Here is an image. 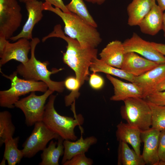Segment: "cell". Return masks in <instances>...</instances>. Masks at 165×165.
I'll return each instance as SVG.
<instances>
[{"label":"cell","instance_id":"32","mask_svg":"<svg viewBox=\"0 0 165 165\" xmlns=\"http://www.w3.org/2000/svg\"><path fill=\"white\" fill-rule=\"evenodd\" d=\"M89 80L90 86L95 90L101 89L105 83L103 78L100 75L95 72H93L90 74Z\"/></svg>","mask_w":165,"mask_h":165},{"label":"cell","instance_id":"4","mask_svg":"<svg viewBox=\"0 0 165 165\" xmlns=\"http://www.w3.org/2000/svg\"><path fill=\"white\" fill-rule=\"evenodd\" d=\"M57 95L51 94L45 105L42 121L51 130L64 140L75 141L77 138L74 131L77 126L81 127L84 121L81 114L75 113V104L72 105V110L75 114L74 117L61 116L55 110L54 103Z\"/></svg>","mask_w":165,"mask_h":165},{"label":"cell","instance_id":"40","mask_svg":"<svg viewBox=\"0 0 165 165\" xmlns=\"http://www.w3.org/2000/svg\"><path fill=\"white\" fill-rule=\"evenodd\" d=\"M6 160L4 157L3 158V159L2 160L1 163H0V165H5L6 164Z\"/></svg>","mask_w":165,"mask_h":165},{"label":"cell","instance_id":"21","mask_svg":"<svg viewBox=\"0 0 165 165\" xmlns=\"http://www.w3.org/2000/svg\"><path fill=\"white\" fill-rule=\"evenodd\" d=\"M156 0H133L128 6V24L130 26L138 25L156 3Z\"/></svg>","mask_w":165,"mask_h":165},{"label":"cell","instance_id":"25","mask_svg":"<svg viewBox=\"0 0 165 165\" xmlns=\"http://www.w3.org/2000/svg\"><path fill=\"white\" fill-rule=\"evenodd\" d=\"M19 137H13L7 139L5 142V148L3 157L9 165H15L19 163L24 155L22 150L18 148Z\"/></svg>","mask_w":165,"mask_h":165},{"label":"cell","instance_id":"28","mask_svg":"<svg viewBox=\"0 0 165 165\" xmlns=\"http://www.w3.org/2000/svg\"><path fill=\"white\" fill-rule=\"evenodd\" d=\"M147 101L152 112L151 127L160 131L165 130V106Z\"/></svg>","mask_w":165,"mask_h":165},{"label":"cell","instance_id":"19","mask_svg":"<svg viewBox=\"0 0 165 165\" xmlns=\"http://www.w3.org/2000/svg\"><path fill=\"white\" fill-rule=\"evenodd\" d=\"M125 53L123 42L118 40L109 42L102 50L100 59L109 65L121 68Z\"/></svg>","mask_w":165,"mask_h":165},{"label":"cell","instance_id":"8","mask_svg":"<svg viewBox=\"0 0 165 165\" xmlns=\"http://www.w3.org/2000/svg\"><path fill=\"white\" fill-rule=\"evenodd\" d=\"M21 8L16 0H0V37L9 39L20 26Z\"/></svg>","mask_w":165,"mask_h":165},{"label":"cell","instance_id":"18","mask_svg":"<svg viewBox=\"0 0 165 165\" xmlns=\"http://www.w3.org/2000/svg\"><path fill=\"white\" fill-rule=\"evenodd\" d=\"M163 11L156 3L138 26L143 33L155 35L162 29Z\"/></svg>","mask_w":165,"mask_h":165},{"label":"cell","instance_id":"2","mask_svg":"<svg viewBox=\"0 0 165 165\" xmlns=\"http://www.w3.org/2000/svg\"><path fill=\"white\" fill-rule=\"evenodd\" d=\"M43 9L59 16L64 24L65 34L77 40L82 48H96L101 42L102 38L97 28L89 24L75 14L63 12L46 2H43Z\"/></svg>","mask_w":165,"mask_h":165},{"label":"cell","instance_id":"10","mask_svg":"<svg viewBox=\"0 0 165 165\" xmlns=\"http://www.w3.org/2000/svg\"><path fill=\"white\" fill-rule=\"evenodd\" d=\"M31 49L30 42L26 38L10 43L5 38L0 37V67L12 60L22 64L26 63L29 60L28 54Z\"/></svg>","mask_w":165,"mask_h":165},{"label":"cell","instance_id":"9","mask_svg":"<svg viewBox=\"0 0 165 165\" xmlns=\"http://www.w3.org/2000/svg\"><path fill=\"white\" fill-rule=\"evenodd\" d=\"M59 136L50 130L42 121L36 123L30 135L22 145L24 157L31 158L43 151L51 140L58 139Z\"/></svg>","mask_w":165,"mask_h":165},{"label":"cell","instance_id":"14","mask_svg":"<svg viewBox=\"0 0 165 165\" xmlns=\"http://www.w3.org/2000/svg\"><path fill=\"white\" fill-rule=\"evenodd\" d=\"M165 79V63L159 64L155 68L138 76H134L135 83L141 89L143 98L156 92L157 85Z\"/></svg>","mask_w":165,"mask_h":165},{"label":"cell","instance_id":"26","mask_svg":"<svg viewBox=\"0 0 165 165\" xmlns=\"http://www.w3.org/2000/svg\"><path fill=\"white\" fill-rule=\"evenodd\" d=\"M15 127L12 121V116L8 111L0 112V145L1 146L8 139L13 137Z\"/></svg>","mask_w":165,"mask_h":165},{"label":"cell","instance_id":"33","mask_svg":"<svg viewBox=\"0 0 165 165\" xmlns=\"http://www.w3.org/2000/svg\"><path fill=\"white\" fill-rule=\"evenodd\" d=\"M158 154L160 161H165V130L160 131Z\"/></svg>","mask_w":165,"mask_h":165},{"label":"cell","instance_id":"41","mask_svg":"<svg viewBox=\"0 0 165 165\" xmlns=\"http://www.w3.org/2000/svg\"><path fill=\"white\" fill-rule=\"evenodd\" d=\"M20 2H24V3H26L27 2L31 1H35L36 0H19Z\"/></svg>","mask_w":165,"mask_h":165},{"label":"cell","instance_id":"37","mask_svg":"<svg viewBox=\"0 0 165 165\" xmlns=\"http://www.w3.org/2000/svg\"><path fill=\"white\" fill-rule=\"evenodd\" d=\"M158 5L163 11H165V0H156Z\"/></svg>","mask_w":165,"mask_h":165},{"label":"cell","instance_id":"23","mask_svg":"<svg viewBox=\"0 0 165 165\" xmlns=\"http://www.w3.org/2000/svg\"><path fill=\"white\" fill-rule=\"evenodd\" d=\"M90 70L93 72H102L134 82V76L121 69L109 65L96 58L93 61Z\"/></svg>","mask_w":165,"mask_h":165},{"label":"cell","instance_id":"5","mask_svg":"<svg viewBox=\"0 0 165 165\" xmlns=\"http://www.w3.org/2000/svg\"><path fill=\"white\" fill-rule=\"evenodd\" d=\"M2 75L9 79L11 86L8 90L0 91V106L9 108H14V104L19 100V97L32 92H45L48 89L43 82L35 81L19 78L15 71L9 76L6 75L0 70Z\"/></svg>","mask_w":165,"mask_h":165},{"label":"cell","instance_id":"42","mask_svg":"<svg viewBox=\"0 0 165 165\" xmlns=\"http://www.w3.org/2000/svg\"><path fill=\"white\" fill-rule=\"evenodd\" d=\"M158 165H165V161H160Z\"/></svg>","mask_w":165,"mask_h":165},{"label":"cell","instance_id":"20","mask_svg":"<svg viewBox=\"0 0 165 165\" xmlns=\"http://www.w3.org/2000/svg\"><path fill=\"white\" fill-rule=\"evenodd\" d=\"M97 141V139L94 136L87 137L84 139L82 134L80 138L76 141L64 140V152L61 164L63 165L66 161L77 154L85 153L90 146L96 144Z\"/></svg>","mask_w":165,"mask_h":165},{"label":"cell","instance_id":"13","mask_svg":"<svg viewBox=\"0 0 165 165\" xmlns=\"http://www.w3.org/2000/svg\"><path fill=\"white\" fill-rule=\"evenodd\" d=\"M43 3L37 0L25 3L28 12V18L21 31L16 35L9 39L13 41H16L21 38L28 40L33 38L32 32L35 25L42 19L43 16Z\"/></svg>","mask_w":165,"mask_h":165},{"label":"cell","instance_id":"22","mask_svg":"<svg viewBox=\"0 0 165 165\" xmlns=\"http://www.w3.org/2000/svg\"><path fill=\"white\" fill-rule=\"evenodd\" d=\"M57 140V142L52 140L48 147L42 151L41 156L42 160L39 165H59V159L64 152V139L60 137Z\"/></svg>","mask_w":165,"mask_h":165},{"label":"cell","instance_id":"34","mask_svg":"<svg viewBox=\"0 0 165 165\" xmlns=\"http://www.w3.org/2000/svg\"><path fill=\"white\" fill-rule=\"evenodd\" d=\"M45 2H47L51 5L60 9L63 12L65 13H70L67 9L62 0H44Z\"/></svg>","mask_w":165,"mask_h":165},{"label":"cell","instance_id":"16","mask_svg":"<svg viewBox=\"0 0 165 165\" xmlns=\"http://www.w3.org/2000/svg\"><path fill=\"white\" fill-rule=\"evenodd\" d=\"M106 77L114 87V95L110 98L111 101H123L131 97L143 98L141 89L135 83L125 82L108 74Z\"/></svg>","mask_w":165,"mask_h":165},{"label":"cell","instance_id":"39","mask_svg":"<svg viewBox=\"0 0 165 165\" xmlns=\"http://www.w3.org/2000/svg\"><path fill=\"white\" fill-rule=\"evenodd\" d=\"M164 33V36L165 37V12L163 13V24L162 29Z\"/></svg>","mask_w":165,"mask_h":165},{"label":"cell","instance_id":"24","mask_svg":"<svg viewBox=\"0 0 165 165\" xmlns=\"http://www.w3.org/2000/svg\"><path fill=\"white\" fill-rule=\"evenodd\" d=\"M145 164L141 155H138L134 149L130 148L127 143L119 142L118 165H144Z\"/></svg>","mask_w":165,"mask_h":165},{"label":"cell","instance_id":"11","mask_svg":"<svg viewBox=\"0 0 165 165\" xmlns=\"http://www.w3.org/2000/svg\"><path fill=\"white\" fill-rule=\"evenodd\" d=\"M123 43L125 53L134 52L159 64L165 63V56L155 49L151 42L144 40L135 32Z\"/></svg>","mask_w":165,"mask_h":165},{"label":"cell","instance_id":"27","mask_svg":"<svg viewBox=\"0 0 165 165\" xmlns=\"http://www.w3.org/2000/svg\"><path fill=\"white\" fill-rule=\"evenodd\" d=\"M84 0H71L66 6L68 10L77 15L87 23L97 28V25L90 13Z\"/></svg>","mask_w":165,"mask_h":165},{"label":"cell","instance_id":"29","mask_svg":"<svg viewBox=\"0 0 165 165\" xmlns=\"http://www.w3.org/2000/svg\"><path fill=\"white\" fill-rule=\"evenodd\" d=\"M64 86L71 93L64 97L65 105L68 106L72 105L76 98L80 95L79 92L81 87L80 84L76 78L72 76L67 77L64 81Z\"/></svg>","mask_w":165,"mask_h":165},{"label":"cell","instance_id":"15","mask_svg":"<svg viewBox=\"0 0 165 165\" xmlns=\"http://www.w3.org/2000/svg\"><path fill=\"white\" fill-rule=\"evenodd\" d=\"M159 64L134 52L125 53L121 69L134 76H140Z\"/></svg>","mask_w":165,"mask_h":165},{"label":"cell","instance_id":"3","mask_svg":"<svg viewBox=\"0 0 165 165\" xmlns=\"http://www.w3.org/2000/svg\"><path fill=\"white\" fill-rule=\"evenodd\" d=\"M30 42L31 56L28 61L24 64L21 63L17 67L15 71L24 79L35 81H41L45 83L48 89L59 93L63 92L64 89V81L57 82L50 79L52 74L56 73L64 69L53 68L50 71L47 68L49 64L48 61L42 62L37 60L35 56V51L37 45L40 40L37 37L33 38Z\"/></svg>","mask_w":165,"mask_h":165},{"label":"cell","instance_id":"35","mask_svg":"<svg viewBox=\"0 0 165 165\" xmlns=\"http://www.w3.org/2000/svg\"><path fill=\"white\" fill-rule=\"evenodd\" d=\"M151 42L155 49L163 55L165 56V44L153 42Z\"/></svg>","mask_w":165,"mask_h":165},{"label":"cell","instance_id":"38","mask_svg":"<svg viewBox=\"0 0 165 165\" xmlns=\"http://www.w3.org/2000/svg\"><path fill=\"white\" fill-rule=\"evenodd\" d=\"M84 0L89 2H90L93 4H96L98 5H101L103 4L105 1V0Z\"/></svg>","mask_w":165,"mask_h":165},{"label":"cell","instance_id":"6","mask_svg":"<svg viewBox=\"0 0 165 165\" xmlns=\"http://www.w3.org/2000/svg\"><path fill=\"white\" fill-rule=\"evenodd\" d=\"M121 114L127 123L141 131L151 127L152 112L148 101L140 97H131L123 101Z\"/></svg>","mask_w":165,"mask_h":165},{"label":"cell","instance_id":"17","mask_svg":"<svg viewBox=\"0 0 165 165\" xmlns=\"http://www.w3.org/2000/svg\"><path fill=\"white\" fill-rule=\"evenodd\" d=\"M141 131L136 127L121 122L117 126V140L119 142H124L130 144L138 155H141Z\"/></svg>","mask_w":165,"mask_h":165},{"label":"cell","instance_id":"36","mask_svg":"<svg viewBox=\"0 0 165 165\" xmlns=\"http://www.w3.org/2000/svg\"><path fill=\"white\" fill-rule=\"evenodd\" d=\"M164 91H165V79L161 81L157 85L156 92Z\"/></svg>","mask_w":165,"mask_h":165},{"label":"cell","instance_id":"31","mask_svg":"<svg viewBox=\"0 0 165 165\" xmlns=\"http://www.w3.org/2000/svg\"><path fill=\"white\" fill-rule=\"evenodd\" d=\"M145 99L157 105L165 106V91L155 92L148 95Z\"/></svg>","mask_w":165,"mask_h":165},{"label":"cell","instance_id":"12","mask_svg":"<svg viewBox=\"0 0 165 165\" xmlns=\"http://www.w3.org/2000/svg\"><path fill=\"white\" fill-rule=\"evenodd\" d=\"M160 133L152 127L141 131V138L144 144L141 155L146 164L158 165L160 161L158 154Z\"/></svg>","mask_w":165,"mask_h":165},{"label":"cell","instance_id":"30","mask_svg":"<svg viewBox=\"0 0 165 165\" xmlns=\"http://www.w3.org/2000/svg\"><path fill=\"white\" fill-rule=\"evenodd\" d=\"M93 163V160L87 157L85 153L77 154L70 160H67L63 165H92Z\"/></svg>","mask_w":165,"mask_h":165},{"label":"cell","instance_id":"1","mask_svg":"<svg viewBox=\"0 0 165 165\" xmlns=\"http://www.w3.org/2000/svg\"><path fill=\"white\" fill-rule=\"evenodd\" d=\"M52 37L60 38L66 42V51L62 53L63 61L74 72L75 77L81 86L89 79L90 67L93 60L97 58V49L82 48L77 40L65 34L60 24L55 26L53 30L42 40L44 42Z\"/></svg>","mask_w":165,"mask_h":165},{"label":"cell","instance_id":"7","mask_svg":"<svg viewBox=\"0 0 165 165\" xmlns=\"http://www.w3.org/2000/svg\"><path fill=\"white\" fill-rule=\"evenodd\" d=\"M35 92H31L29 95L19 100L14 104L15 107L24 113L25 123L28 126L42 121L46 100L54 92L48 89L40 96L36 95Z\"/></svg>","mask_w":165,"mask_h":165}]
</instances>
